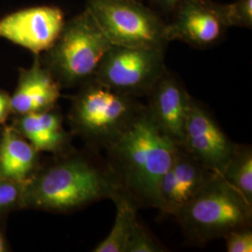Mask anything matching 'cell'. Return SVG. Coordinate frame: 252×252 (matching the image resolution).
Returning <instances> with one entry per match:
<instances>
[{
	"instance_id": "obj_8",
	"label": "cell",
	"mask_w": 252,
	"mask_h": 252,
	"mask_svg": "<svg viewBox=\"0 0 252 252\" xmlns=\"http://www.w3.org/2000/svg\"><path fill=\"white\" fill-rule=\"evenodd\" d=\"M64 23L63 10L58 7L20 9L0 20V36L39 55L54 45Z\"/></svg>"
},
{
	"instance_id": "obj_25",
	"label": "cell",
	"mask_w": 252,
	"mask_h": 252,
	"mask_svg": "<svg viewBox=\"0 0 252 252\" xmlns=\"http://www.w3.org/2000/svg\"><path fill=\"white\" fill-rule=\"evenodd\" d=\"M0 136H1V133H0Z\"/></svg>"
},
{
	"instance_id": "obj_12",
	"label": "cell",
	"mask_w": 252,
	"mask_h": 252,
	"mask_svg": "<svg viewBox=\"0 0 252 252\" xmlns=\"http://www.w3.org/2000/svg\"><path fill=\"white\" fill-rule=\"evenodd\" d=\"M148 96L149 104L146 108L154 123L175 144L180 146L193 98L168 71L163 74Z\"/></svg>"
},
{
	"instance_id": "obj_2",
	"label": "cell",
	"mask_w": 252,
	"mask_h": 252,
	"mask_svg": "<svg viewBox=\"0 0 252 252\" xmlns=\"http://www.w3.org/2000/svg\"><path fill=\"white\" fill-rule=\"evenodd\" d=\"M121 188L108 167L81 154H68L37 169L27 180L22 207L67 212L103 199Z\"/></svg>"
},
{
	"instance_id": "obj_15",
	"label": "cell",
	"mask_w": 252,
	"mask_h": 252,
	"mask_svg": "<svg viewBox=\"0 0 252 252\" xmlns=\"http://www.w3.org/2000/svg\"><path fill=\"white\" fill-rule=\"evenodd\" d=\"M38 152L13 126H6L0 136V176L27 181L37 170Z\"/></svg>"
},
{
	"instance_id": "obj_9",
	"label": "cell",
	"mask_w": 252,
	"mask_h": 252,
	"mask_svg": "<svg viewBox=\"0 0 252 252\" xmlns=\"http://www.w3.org/2000/svg\"><path fill=\"white\" fill-rule=\"evenodd\" d=\"M209 170L220 173L234 152L231 141L216 120L196 100L192 99L180 146Z\"/></svg>"
},
{
	"instance_id": "obj_18",
	"label": "cell",
	"mask_w": 252,
	"mask_h": 252,
	"mask_svg": "<svg viewBox=\"0 0 252 252\" xmlns=\"http://www.w3.org/2000/svg\"><path fill=\"white\" fill-rule=\"evenodd\" d=\"M217 9L226 28L252 27V0H235L231 4H218Z\"/></svg>"
},
{
	"instance_id": "obj_16",
	"label": "cell",
	"mask_w": 252,
	"mask_h": 252,
	"mask_svg": "<svg viewBox=\"0 0 252 252\" xmlns=\"http://www.w3.org/2000/svg\"><path fill=\"white\" fill-rule=\"evenodd\" d=\"M116 206V217L108 236L103 239L94 252H126V245L133 233L135 224L137 206L123 191L112 199Z\"/></svg>"
},
{
	"instance_id": "obj_1",
	"label": "cell",
	"mask_w": 252,
	"mask_h": 252,
	"mask_svg": "<svg viewBox=\"0 0 252 252\" xmlns=\"http://www.w3.org/2000/svg\"><path fill=\"white\" fill-rule=\"evenodd\" d=\"M109 169L121 190L137 207H158V188L179 146L156 126L143 106L105 145Z\"/></svg>"
},
{
	"instance_id": "obj_3",
	"label": "cell",
	"mask_w": 252,
	"mask_h": 252,
	"mask_svg": "<svg viewBox=\"0 0 252 252\" xmlns=\"http://www.w3.org/2000/svg\"><path fill=\"white\" fill-rule=\"evenodd\" d=\"M174 216L190 239L207 243L236 229L252 227V203L215 172Z\"/></svg>"
},
{
	"instance_id": "obj_17",
	"label": "cell",
	"mask_w": 252,
	"mask_h": 252,
	"mask_svg": "<svg viewBox=\"0 0 252 252\" xmlns=\"http://www.w3.org/2000/svg\"><path fill=\"white\" fill-rule=\"evenodd\" d=\"M232 186L252 203V150L248 145L235 144L229 161L220 173Z\"/></svg>"
},
{
	"instance_id": "obj_24",
	"label": "cell",
	"mask_w": 252,
	"mask_h": 252,
	"mask_svg": "<svg viewBox=\"0 0 252 252\" xmlns=\"http://www.w3.org/2000/svg\"><path fill=\"white\" fill-rule=\"evenodd\" d=\"M8 246L6 243V239L4 237V235L2 234V232L0 231V252H8Z\"/></svg>"
},
{
	"instance_id": "obj_14",
	"label": "cell",
	"mask_w": 252,
	"mask_h": 252,
	"mask_svg": "<svg viewBox=\"0 0 252 252\" xmlns=\"http://www.w3.org/2000/svg\"><path fill=\"white\" fill-rule=\"evenodd\" d=\"M54 108L17 115L13 121L12 126L38 153H61L68 144L62 116Z\"/></svg>"
},
{
	"instance_id": "obj_7",
	"label": "cell",
	"mask_w": 252,
	"mask_h": 252,
	"mask_svg": "<svg viewBox=\"0 0 252 252\" xmlns=\"http://www.w3.org/2000/svg\"><path fill=\"white\" fill-rule=\"evenodd\" d=\"M166 71L163 50L112 45L93 80L135 97L148 95Z\"/></svg>"
},
{
	"instance_id": "obj_22",
	"label": "cell",
	"mask_w": 252,
	"mask_h": 252,
	"mask_svg": "<svg viewBox=\"0 0 252 252\" xmlns=\"http://www.w3.org/2000/svg\"><path fill=\"white\" fill-rule=\"evenodd\" d=\"M10 110V95L5 91L0 89V126L3 125L9 117Z\"/></svg>"
},
{
	"instance_id": "obj_4",
	"label": "cell",
	"mask_w": 252,
	"mask_h": 252,
	"mask_svg": "<svg viewBox=\"0 0 252 252\" xmlns=\"http://www.w3.org/2000/svg\"><path fill=\"white\" fill-rule=\"evenodd\" d=\"M111 46L85 9L64 23L60 36L40 60L61 88L74 87L94 79L100 62Z\"/></svg>"
},
{
	"instance_id": "obj_6",
	"label": "cell",
	"mask_w": 252,
	"mask_h": 252,
	"mask_svg": "<svg viewBox=\"0 0 252 252\" xmlns=\"http://www.w3.org/2000/svg\"><path fill=\"white\" fill-rule=\"evenodd\" d=\"M111 45L165 50L166 24L136 0H88L86 8Z\"/></svg>"
},
{
	"instance_id": "obj_11",
	"label": "cell",
	"mask_w": 252,
	"mask_h": 252,
	"mask_svg": "<svg viewBox=\"0 0 252 252\" xmlns=\"http://www.w3.org/2000/svg\"><path fill=\"white\" fill-rule=\"evenodd\" d=\"M215 172L209 170L180 147L158 188V209L175 215L193 198Z\"/></svg>"
},
{
	"instance_id": "obj_23",
	"label": "cell",
	"mask_w": 252,
	"mask_h": 252,
	"mask_svg": "<svg viewBox=\"0 0 252 252\" xmlns=\"http://www.w3.org/2000/svg\"><path fill=\"white\" fill-rule=\"evenodd\" d=\"M181 0H157L162 9L165 10H174Z\"/></svg>"
},
{
	"instance_id": "obj_10",
	"label": "cell",
	"mask_w": 252,
	"mask_h": 252,
	"mask_svg": "<svg viewBox=\"0 0 252 252\" xmlns=\"http://www.w3.org/2000/svg\"><path fill=\"white\" fill-rule=\"evenodd\" d=\"M175 16L166 24L169 42L180 40L197 48L216 44L225 31L217 9L211 0H181L176 7Z\"/></svg>"
},
{
	"instance_id": "obj_19",
	"label": "cell",
	"mask_w": 252,
	"mask_h": 252,
	"mask_svg": "<svg viewBox=\"0 0 252 252\" xmlns=\"http://www.w3.org/2000/svg\"><path fill=\"white\" fill-rule=\"evenodd\" d=\"M27 181L0 176V216L16 207H22Z\"/></svg>"
},
{
	"instance_id": "obj_13",
	"label": "cell",
	"mask_w": 252,
	"mask_h": 252,
	"mask_svg": "<svg viewBox=\"0 0 252 252\" xmlns=\"http://www.w3.org/2000/svg\"><path fill=\"white\" fill-rule=\"evenodd\" d=\"M60 90L59 83L36 55L31 67L20 69L18 85L10 96L11 113L23 115L54 108Z\"/></svg>"
},
{
	"instance_id": "obj_21",
	"label": "cell",
	"mask_w": 252,
	"mask_h": 252,
	"mask_svg": "<svg viewBox=\"0 0 252 252\" xmlns=\"http://www.w3.org/2000/svg\"><path fill=\"white\" fill-rule=\"evenodd\" d=\"M228 252H252V227L236 229L223 237Z\"/></svg>"
},
{
	"instance_id": "obj_20",
	"label": "cell",
	"mask_w": 252,
	"mask_h": 252,
	"mask_svg": "<svg viewBox=\"0 0 252 252\" xmlns=\"http://www.w3.org/2000/svg\"><path fill=\"white\" fill-rule=\"evenodd\" d=\"M165 252L164 247L146 230L144 226L137 222L126 245V252Z\"/></svg>"
},
{
	"instance_id": "obj_5",
	"label": "cell",
	"mask_w": 252,
	"mask_h": 252,
	"mask_svg": "<svg viewBox=\"0 0 252 252\" xmlns=\"http://www.w3.org/2000/svg\"><path fill=\"white\" fill-rule=\"evenodd\" d=\"M142 107L134 96L92 80L82 85L74 98L71 126L85 139L105 147Z\"/></svg>"
}]
</instances>
